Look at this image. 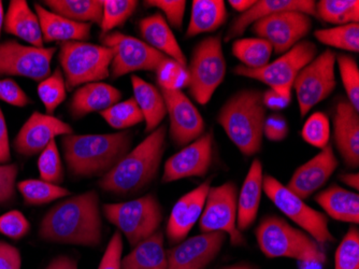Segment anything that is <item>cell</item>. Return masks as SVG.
Returning <instances> with one entry per match:
<instances>
[{
  "label": "cell",
  "mask_w": 359,
  "mask_h": 269,
  "mask_svg": "<svg viewBox=\"0 0 359 269\" xmlns=\"http://www.w3.org/2000/svg\"><path fill=\"white\" fill-rule=\"evenodd\" d=\"M168 258L165 249L164 232H156L139 242L132 252L121 261V269H167Z\"/></svg>",
  "instance_id": "obj_29"
},
{
  "label": "cell",
  "mask_w": 359,
  "mask_h": 269,
  "mask_svg": "<svg viewBox=\"0 0 359 269\" xmlns=\"http://www.w3.org/2000/svg\"><path fill=\"white\" fill-rule=\"evenodd\" d=\"M50 11L81 24H98L102 20V0H44Z\"/></svg>",
  "instance_id": "obj_33"
},
{
  "label": "cell",
  "mask_w": 359,
  "mask_h": 269,
  "mask_svg": "<svg viewBox=\"0 0 359 269\" xmlns=\"http://www.w3.org/2000/svg\"><path fill=\"white\" fill-rule=\"evenodd\" d=\"M38 95L46 107V114L53 115L56 108L67 97V88L60 68H56L53 74L40 82L38 86Z\"/></svg>",
  "instance_id": "obj_39"
},
{
  "label": "cell",
  "mask_w": 359,
  "mask_h": 269,
  "mask_svg": "<svg viewBox=\"0 0 359 269\" xmlns=\"http://www.w3.org/2000/svg\"><path fill=\"white\" fill-rule=\"evenodd\" d=\"M38 169L40 178L46 182L53 184H60L64 180L62 159L58 151L56 141L48 143V147L40 153L38 159Z\"/></svg>",
  "instance_id": "obj_44"
},
{
  "label": "cell",
  "mask_w": 359,
  "mask_h": 269,
  "mask_svg": "<svg viewBox=\"0 0 359 269\" xmlns=\"http://www.w3.org/2000/svg\"><path fill=\"white\" fill-rule=\"evenodd\" d=\"M263 191L278 209L310 235L318 244L334 242V236L328 228L327 216L306 205L304 199L290 191L279 180L270 175L264 176Z\"/></svg>",
  "instance_id": "obj_10"
},
{
  "label": "cell",
  "mask_w": 359,
  "mask_h": 269,
  "mask_svg": "<svg viewBox=\"0 0 359 269\" xmlns=\"http://www.w3.org/2000/svg\"><path fill=\"white\" fill-rule=\"evenodd\" d=\"M288 135V124L285 117L280 113H272L266 117L264 136L272 143L283 141Z\"/></svg>",
  "instance_id": "obj_51"
},
{
  "label": "cell",
  "mask_w": 359,
  "mask_h": 269,
  "mask_svg": "<svg viewBox=\"0 0 359 269\" xmlns=\"http://www.w3.org/2000/svg\"><path fill=\"white\" fill-rule=\"evenodd\" d=\"M211 188V179L189 192L177 200L167 223L166 235L171 244H177L187 240L203 214L205 199Z\"/></svg>",
  "instance_id": "obj_21"
},
{
  "label": "cell",
  "mask_w": 359,
  "mask_h": 269,
  "mask_svg": "<svg viewBox=\"0 0 359 269\" xmlns=\"http://www.w3.org/2000/svg\"><path fill=\"white\" fill-rule=\"evenodd\" d=\"M122 254L123 237L121 232L118 230L109 242L98 269H121Z\"/></svg>",
  "instance_id": "obj_50"
},
{
  "label": "cell",
  "mask_w": 359,
  "mask_h": 269,
  "mask_svg": "<svg viewBox=\"0 0 359 269\" xmlns=\"http://www.w3.org/2000/svg\"><path fill=\"white\" fill-rule=\"evenodd\" d=\"M227 240L224 232H203L167 251V269H205L219 256Z\"/></svg>",
  "instance_id": "obj_17"
},
{
  "label": "cell",
  "mask_w": 359,
  "mask_h": 269,
  "mask_svg": "<svg viewBox=\"0 0 359 269\" xmlns=\"http://www.w3.org/2000/svg\"><path fill=\"white\" fill-rule=\"evenodd\" d=\"M39 236L57 244L100 246L102 221L97 192H86L56 204L42 218Z\"/></svg>",
  "instance_id": "obj_1"
},
{
  "label": "cell",
  "mask_w": 359,
  "mask_h": 269,
  "mask_svg": "<svg viewBox=\"0 0 359 269\" xmlns=\"http://www.w3.org/2000/svg\"><path fill=\"white\" fill-rule=\"evenodd\" d=\"M213 145L215 138L210 131L169 157L161 182L170 183L187 178L205 177L213 162Z\"/></svg>",
  "instance_id": "obj_16"
},
{
  "label": "cell",
  "mask_w": 359,
  "mask_h": 269,
  "mask_svg": "<svg viewBox=\"0 0 359 269\" xmlns=\"http://www.w3.org/2000/svg\"><path fill=\"white\" fill-rule=\"evenodd\" d=\"M19 167L15 164L0 165V205L9 203L15 195Z\"/></svg>",
  "instance_id": "obj_48"
},
{
  "label": "cell",
  "mask_w": 359,
  "mask_h": 269,
  "mask_svg": "<svg viewBox=\"0 0 359 269\" xmlns=\"http://www.w3.org/2000/svg\"><path fill=\"white\" fill-rule=\"evenodd\" d=\"M229 4H231V7L236 11L243 13V12L248 11L255 4V0H231Z\"/></svg>",
  "instance_id": "obj_57"
},
{
  "label": "cell",
  "mask_w": 359,
  "mask_h": 269,
  "mask_svg": "<svg viewBox=\"0 0 359 269\" xmlns=\"http://www.w3.org/2000/svg\"><path fill=\"white\" fill-rule=\"evenodd\" d=\"M57 48L24 46L15 40L0 44V77L19 76L34 81L51 74V62Z\"/></svg>",
  "instance_id": "obj_14"
},
{
  "label": "cell",
  "mask_w": 359,
  "mask_h": 269,
  "mask_svg": "<svg viewBox=\"0 0 359 269\" xmlns=\"http://www.w3.org/2000/svg\"><path fill=\"white\" fill-rule=\"evenodd\" d=\"M46 269H78V263L69 256H60L54 258Z\"/></svg>",
  "instance_id": "obj_55"
},
{
  "label": "cell",
  "mask_w": 359,
  "mask_h": 269,
  "mask_svg": "<svg viewBox=\"0 0 359 269\" xmlns=\"http://www.w3.org/2000/svg\"><path fill=\"white\" fill-rule=\"evenodd\" d=\"M316 18L337 26L359 21L358 0H320L316 3Z\"/></svg>",
  "instance_id": "obj_35"
},
{
  "label": "cell",
  "mask_w": 359,
  "mask_h": 269,
  "mask_svg": "<svg viewBox=\"0 0 359 269\" xmlns=\"http://www.w3.org/2000/svg\"><path fill=\"white\" fill-rule=\"evenodd\" d=\"M156 80L161 90L182 91L189 88V74L187 67L172 58H166L157 67Z\"/></svg>",
  "instance_id": "obj_41"
},
{
  "label": "cell",
  "mask_w": 359,
  "mask_h": 269,
  "mask_svg": "<svg viewBox=\"0 0 359 269\" xmlns=\"http://www.w3.org/2000/svg\"><path fill=\"white\" fill-rule=\"evenodd\" d=\"M35 11L41 26L44 42L86 41L90 38L92 24H81L62 18L36 4Z\"/></svg>",
  "instance_id": "obj_27"
},
{
  "label": "cell",
  "mask_w": 359,
  "mask_h": 269,
  "mask_svg": "<svg viewBox=\"0 0 359 269\" xmlns=\"http://www.w3.org/2000/svg\"><path fill=\"white\" fill-rule=\"evenodd\" d=\"M337 150L348 168L359 166V113L346 99L339 100L334 113Z\"/></svg>",
  "instance_id": "obj_22"
},
{
  "label": "cell",
  "mask_w": 359,
  "mask_h": 269,
  "mask_svg": "<svg viewBox=\"0 0 359 269\" xmlns=\"http://www.w3.org/2000/svg\"><path fill=\"white\" fill-rule=\"evenodd\" d=\"M68 171L78 178L104 177L130 151L133 133L67 135L62 138Z\"/></svg>",
  "instance_id": "obj_2"
},
{
  "label": "cell",
  "mask_w": 359,
  "mask_h": 269,
  "mask_svg": "<svg viewBox=\"0 0 359 269\" xmlns=\"http://www.w3.org/2000/svg\"><path fill=\"white\" fill-rule=\"evenodd\" d=\"M100 115L111 127L116 129H128L144 121L142 112L134 97L113 105L107 110L102 111Z\"/></svg>",
  "instance_id": "obj_38"
},
{
  "label": "cell",
  "mask_w": 359,
  "mask_h": 269,
  "mask_svg": "<svg viewBox=\"0 0 359 269\" xmlns=\"http://www.w3.org/2000/svg\"><path fill=\"white\" fill-rule=\"evenodd\" d=\"M102 209L107 220L126 236L133 248L156 232L164 218L161 204L153 194L124 203L106 204Z\"/></svg>",
  "instance_id": "obj_7"
},
{
  "label": "cell",
  "mask_w": 359,
  "mask_h": 269,
  "mask_svg": "<svg viewBox=\"0 0 359 269\" xmlns=\"http://www.w3.org/2000/svg\"><path fill=\"white\" fill-rule=\"evenodd\" d=\"M5 15L3 1H0V35H1V32H3L4 23H5Z\"/></svg>",
  "instance_id": "obj_58"
},
{
  "label": "cell",
  "mask_w": 359,
  "mask_h": 269,
  "mask_svg": "<svg viewBox=\"0 0 359 269\" xmlns=\"http://www.w3.org/2000/svg\"><path fill=\"white\" fill-rule=\"evenodd\" d=\"M166 103L170 120L171 140L177 147H184L197 140L205 133V121L182 91L161 90Z\"/></svg>",
  "instance_id": "obj_18"
},
{
  "label": "cell",
  "mask_w": 359,
  "mask_h": 269,
  "mask_svg": "<svg viewBox=\"0 0 359 269\" xmlns=\"http://www.w3.org/2000/svg\"><path fill=\"white\" fill-rule=\"evenodd\" d=\"M72 133H74V129L68 123L54 115L35 111L14 138V149L20 155L32 157L41 153L56 137Z\"/></svg>",
  "instance_id": "obj_19"
},
{
  "label": "cell",
  "mask_w": 359,
  "mask_h": 269,
  "mask_svg": "<svg viewBox=\"0 0 359 269\" xmlns=\"http://www.w3.org/2000/svg\"><path fill=\"white\" fill-rule=\"evenodd\" d=\"M222 269H257V268H255V267H254V266H251V265L238 264V265H233V266L224 267V268H222Z\"/></svg>",
  "instance_id": "obj_59"
},
{
  "label": "cell",
  "mask_w": 359,
  "mask_h": 269,
  "mask_svg": "<svg viewBox=\"0 0 359 269\" xmlns=\"http://www.w3.org/2000/svg\"><path fill=\"white\" fill-rule=\"evenodd\" d=\"M139 32L143 41L167 58L187 67V58L175 39L170 26L161 13L152 14L139 22Z\"/></svg>",
  "instance_id": "obj_25"
},
{
  "label": "cell",
  "mask_w": 359,
  "mask_h": 269,
  "mask_svg": "<svg viewBox=\"0 0 359 269\" xmlns=\"http://www.w3.org/2000/svg\"><path fill=\"white\" fill-rule=\"evenodd\" d=\"M11 159L9 133L3 109L0 108V165L8 163Z\"/></svg>",
  "instance_id": "obj_54"
},
{
  "label": "cell",
  "mask_w": 359,
  "mask_h": 269,
  "mask_svg": "<svg viewBox=\"0 0 359 269\" xmlns=\"http://www.w3.org/2000/svg\"><path fill=\"white\" fill-rule=\"evenodd\" d=\"M316 1L314 0H259L255 1L248 11L238 16L231 24L225 36V42H229L233 38L239 37L250 25H253L266 16L278 12L297 11L309 16L316 18Z\"/></svg>",
  "instance_id": "obj_23"
},
{
  "label": "cell",
  "mask_w": 359,
  "mask_h": 269,
  "mask_svg": "<svg viewBox=\"0 0 359 269\" xmlns=\"http://www.w3.org/2000/svg\"><path fill=\"white\" fill-rule=\"evenodd\" d=\"M312 28L311 16L297 11H284L271 14L252 25L257 38L271 44L278 55L290 51L302 41Z\"/></svg>",
  "instance_id": "obj_15"
},
{
  "label": "cell",
  "mask_w": 359,
  "mask_h": 269,
  "mask_svg": "<svg viewBox=\"0 0 359 269\" xmlns=\"http://www.w3.org/2000/svg\"><path fill=\"white\" fill-rule=\"evenodd\" d=\"M114 52L112 48L86 41L60 44L58 60L67 91H74L88 83L100 82L110 76Z\"/></svg>",
  "instance_id": "obj_6"
},
{
  "label": "cell",
  "mask_w": 359,
  "mask_h": 269,
  "mask_svg": "<svg viewBox=\"0 0 359 269\" xmlns=\"http://www.w3.org/2000/svg\"><path fill=\"white\" fill-rule=\"evenodd\" d=\"M0 100L7 103L11 106L20 107V108H23L30 104L29 97L12 79L0 80Z\"/></svg>",
  "instance_id": "obj_49"
},
{
  "label": "cell",
  "mask_w": 359,
  "mask_h": 269,
  "mask_svg": "<svg viewBox=\"0 0 359 269\" xmlns=\"http://www.w3.org/2000/svg\"><path fill=\"white\" fill-rule=\"evenodd\" d=\"M258 247L268 258H290L306 264L323 265L324 251L310 235L276 216H268L255 230Z\"/></svg>",
  "instance_id": "obj_5"
},
{
  "label": "cell",
  "mask_w": 359,
  "mask_h": 269,
  "mask_svg": "<svg viewBox=\"0 0 359 269\" xmlns=\"http://www.w3.org/2000/svg\"><path fill=\"white\" fill-rule=\"evenodd\" d=\"M314 36L325 46L358 53L359 25L357 23L318 29L314 32Z\"/></svg>",
  "instance_id": "obj_37"
},
{
  "label": "cell",
  "mask_w": 359,
  "mask_h": 269,
  "mask_svg": "<svg viewBox=\"0 0 359 269\" xmlns=\"http://www.w3.org/2000/svg\"><path fill=\"white\" fill-rule=\"evenodd\" d=\"M238 189L233 182L211 187L205 199L199 228L203 232H224L231 237V244H245L237 228Z\"/></svg>",
  "instance_id": "obj_13"
},
{
  "label": "cell",
  "mask_w": 359,
  "mask_h": 269,
  "mask_svg": "<svg viewBox=\"0 0 359 269\" xmlns=\"http://www.w3.org/2000/svg\"><path fill=\"white\" fill-rule=\"evenodd\" d=\"M122 92L104 82H93L78 88L70 103V113L74 119H80L95 111L107 110L118 104Z\"/></svg>",
  "instance_id": "obj_24"
},
{
  "label": "cell",
  "mask_w": 359,
  "mask_h": 269,
  "mask_svg": "<svg viewBox=\"0 0 359 269\" xmlns=\"http://www.w3.org/2000/svg\"><path fill=\"white\" fill-rule=\"evenodd\" d=\"M266 108L263 92L255 88L238 91L223 105L217 123L228 138L245 157L259 152L263 145Z\"/></svg>",
  "instance_id": "obj_4"
},
{
  "label": "cell",
  "mask_w": 359,
  "mask_h": 269,
  "mask_svg": "<svg viewBox=\"0 0 359 269\" xmlns=\"http://www.w3.org/2000/svg\"><path fill=\"white\" fill-rule=\"evenodd\" d=\"M6 32L28 42L32 46L43 48L41 26L36 12L25 0H11L4 23Z\"/></svg>",
  "instance_id": "obj_28"
},
{
  "label": "cell",
  "mask_w": 359,
  "mask_h": 269,
  "mask_svg": "<svg viewBox=\"0 0 359 269\" xmlns=\"http://www.w3.org/2000/svg\"><path fill=\"white\" fill-rule=\"evenodd\" d=\"M336 60H338L339 72L348 97V100L355 110L359 111L358 65L354 58L344 54H339Z\"/></svg>",
  "instance_id": "obj_42"
},
{
  "label": "cell",
  "mask_w": 359,
  "mask_h": 269,
  "mask_svg": "<svg viewBox=\"0 0 359 269\" xmlns=\"http://www.w3.org/2000/svg\"><path fill=\"white\" fill-rule=\"evenodd\" d=\"M316 44L309 40H302L292 46L290 51L282 54L278 60L268 63L262 68L249 70L239 65L233 70V72L237 76L247 77L265 83L269 88L282 96L292 98V86L296 78L304 67L316 58Z\"/></svg>",
  "instance_id": "obj_9"
},
{
  "label": "cell",
  "mask_w": 359,
  "mask_h": 269,
  "mask_svg": "<svg viewBox=\"0 0 359 269\" xmlns=\"http://www.w3.org/2000/svg\"><path fill=\"white\" fill-rule=\"evenodd\" d=\"M20 250L8 242H0V269H21Z\"/></svg>",
  "instance_id": "obj_52"
},
{
  "label": "cell",
  "mask_w": 359,
  "mask_h": 269,
  "mask_svg": "<svg viewBox=\"0 0 359 269\" xmlns=\"http://www.w3.org/2000/svg\"><path fill=\"white\" fill-rule=\"evenodd\" d=\"M102 20L100 23L102 36L107 35L114 28L123 25L136 11L137 0H102Z\"/></svg>",
  "instance_id": "obj_40"
},
{
  "label": "cell",
  "mask_w": 359,
  "mask_h": 269,
  "mask_svg": "<svg viewBox=\"0 0 359 269\" xmlns=\"http://www.w3.org/2000/svg\"><path fill=\"white\" fill-rule=\"evenodd\" d=\"M102 46L114 52L110 66L113 79L121 78L135 72H156L157 67L167 58L143 40L120 32H109L102 36Z\"/></svg>",
  "instance_id": "obj_12"
},
{
  "label": "cell",
  "mask_w": 359,
  "mask_h": 269,
  "mask_svg": "<svg viewBox=\"0 0 359 269\" xmlns=\"http://www.w3.org/2000/svg\"><path fill=\"white\" fill-rule=\"evenodd\" d=\"M263 165L258 159L252 162L238 198L237 228L240 232L251 228L257 218L263 194Z\"/></svg>",
  "instance_id": "obj_26"
},
{
  "label": "cell",
  "mask_w": 359,
  "mask_h": 269,
  "mask_svg": "<svg viewBox=\"0 0 359 269\" xmlns=\"http://www.w3.org/2000/svg\"><path fill=\"white\" fill-rule=\"evenodd\" d=\"M166 125H161L130 150L98 181L100 189L118 196L134 195L156 178L166 147Z\"/></svg>",
  "instance_id": "obj_3"
},
{
  "label": "cell",
  "mask_w": 359,
  "mask_h": 269,
  "mask_svg": "<svg viewBox=\"0 0 359 269\" xmlns=\"http://www.w3.org/2000/svg\"><path fill=\"white\" fill-rule=\"evenodd\" d=\"M18 189L28 205L39 206L70 195V192L57 184L43 180H24L18 183Z\"/></svg>",
  "instance_id": "obj_36"
},
{
  "label": "cell",
  "mask_w": 359,
  "mask_h": 269,
  "mask_svg": "<svg viewBox=\"0 0 359 269\" xmlns=\"http://www.w3.org/2000/svg\"><path fill=\"white\" fill-rule=\"evenodd\" d=\"M336 58V53L326 50L298 74L292 88L297 95L300 117H306L313 107L334 92L337 86Z\"/></svg>",
  "instance_id": "obj_11"
},
{
  "label": "cell",
  "mask_w": 359,
  "mask_h": 269,
  "mask_svg": "<svg viewBox=\"0 0 359 269\" xmlns=\"http://www.w3.org/2000/svg\"><path fill=\"white\" fill-rule=\"evenodd\" d=\"M341 181L344 182V184L352 188V189L358 191L359 189V177L358 173H344V175H340Z\"/></svg>",
  "instance_id": "obj_56"
},
{
  "label": "cell",
  "mask_w": 359,
  "mask_h": 269,
  "mask_svg": "<svg viewBox=\"0 0 359 269\" xmlns=\"http://www.w3.org/2000/svg\"><path fill=\"white\" fill-rule=\"evenodd\" d=\"M316 202L337 221L359 223V196L338 185H332L316 196Z\"/></svg>",
  "instance_id": "obj_31"
},
{
  "label": "cell",
  "mask_w": 359,
  "mask_h": 269,
  "mask_svg": "<svg viewBox=\"0 0 359 269\" xmlns=\"http://www.w3.org/2000/svg\"><path fill=\"white\" fill-rule=\"evenodd\" d=\"M145 7H154L164 12L167 23L175 29H182L184 19L185 0H148L144 1Z\"/></svg>",
  "instance_id": "obj_46"
},
{
  "label": "cell",
  "mask_w": 359,
  "mask_h": 269,
  "mask_svg": "<svg viewBox=\"0 0 359 269\" xmlns=\"http://www.w3.org/2000/svg\"><path fill=\"white\" fill-rule=\"evenodd\" d=\"M338 166L332 145H326L313 159L298 168L286 188L302 199H306L327 183Z\"/></svg>",
  "instance_id": "obj_20"
},
{
  "label": "cell",
  "mask_w": 359,
  "mask_h": 269,
  "mask_svg": "<svg viewBox=\"0 0 359 269\" xmlns=\"http://www.w3.org/2000/svg\"><path fill=\"white\" fill-rule=\"evenodd\" d=\"M231 52L243 64L242 66L258 70L269 63L273 48L262 38H243L233 42Z\"/></svg>",
  "instance_id": "obj_34"
},
{
  "label": "cell",
  "mask_w": 359,
  "mask_h": 269,
  "mask_svg": "<svg viewBox=\"0 0 359 269\" xmlns=\"http://www.w3.org/2000/svg\"><path fill=\"white\" fill-rule=\"evenodd\" d=\"M302 138L309 145L324 149L330 139V123L327 115L316 112L308 117L302 131Z\"/></svg>",
  "instance_id": "obj_45"
},
{
  "label": "cell",
  "mask_w": 359,
  "mask_h": 269,
  "mask_svg": "<svg viewBox=\"0 0 359 269\" xmlns=\"http://www.w3.org/2000/svg\"><path fill=\"white\" fill-rule=\"evenodd\" d=\"M334 269H359V230L352 226L336 251Z\"/></svg>",
  "instance_id": "obj_43"
},
{
  "label": "cell",
  "mask_w": 359,
  "mask_h": 269,
  "mask_svg": "<svg viewBox=\"0 0 359 269\" xmlns=\"http://www.w3.org/2000/svg\"><path fill=\"white\" fill-rule=\"evenodd\" d=\"M132 84L135 100L144 117L145 133H151L161 126L167 115L164 97L156 86L136 74L132 76Z\"/></svg>",
  "instance_id": "obj_30"
},
{
  "label": "cell",
  "mask_w": 359,
  "mask_h": 269,
  "mask_svg": "<svg viewBox=\"0 0 359 269\" xmlns=\"http://www.w3.org/2000/svg\"><path fill=\"white\" fill-rule=\"evenodd\" d=\"M30 224L22 212L12 210L0 216V232L12 240H21L28 234Z\"/></svg>",
  "instance_id": "obj_47"
},
{
  "label": "cell",
  "mask_w": 359,
  "mask_h": 269,
  "mask_svg": "<svg viewBox=\"0 0 359 269\" xmlns=\"http://www.w3.org/2000/svg\"><path fill=\"white\" fill-rule=\"evenodd\" d=\"M226 19L227 10L223 0H194L185 38L215 32L225 23Z\"/></svg>",
  "instance_id": "obj_32"
},
{
  "label": "cell",
  "mask_w": 359,
  "mask_h": 269,
  "mask_svg": "<svg viewBox=\"0 0 359 269\" xmlns=\"http://www.w3.org/2000/svg\"><path fill=\"white\" fill-rule=\"evenodd\" d=\"M187 70L189 94L199 105H207L226 76L221 35L205 38L195 46Z\"/></svg>",
  "instance_id": "obj_8"
},
{
  "label": "cell",
  "mask_w": 359,
  "mask_h": 269,
  "mask_svg": "<svg viewBox=\"0 0 359 269\" xmlns=\"http://www.w3.org/2000/svg\"><path fill=\"white\" fill-rule=\"evenodd\" d=\"M292 98L282 96L276 91L268 88L267 91L263 92V104L266 109H270L272 111H281L287 108L290 104Z\"/></svg>",
  "instance_id": "obj_53"
}]
</instances>
